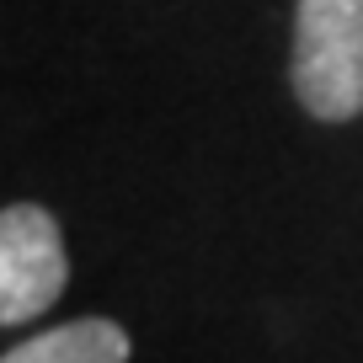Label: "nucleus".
<instances>
[{"label":"nucleus","mask_w":363,"mask_h":363,"mask_svg":"<svg viewBox=\"0 0 363 363\" xmlns=\"http://www.w3.org/2000/svg\"><path fill=\"white\" fill-rule=\"evenodd\" d=\"M289 80L299 107L320 123L363 113V0H299Z\"/></svg>","instance_id":"f257e3e1"},{"label":"nucleus","mask_w":363,"mask_h":363,"mask_svg":"<svg viewBox=\"0 0 363 363\" xmlns=\"http://www.w3.org/2000/svg\"><path fill=\"white\" fill-rule=\"evenodd\" d=\"M69 284L59 219L43 203H6L0 214V326L38 320Z\"/></svg>","instance_id":"f03ea898"},{"label":"nucleus","mask_w":363,"mask_h":363,"mask_svg":"<svg viewBox=\"0 0 363 363\" xmlns=\"http://www.w3.org/2000/svg\"><path fill=\"white\" fill-rule=\"evenodd\" d=\"M0 363H128V331L107 315L65 320L54 331H38Z\"/></svg>","instance_id":"7ed1b4c3"}]
</instances>
